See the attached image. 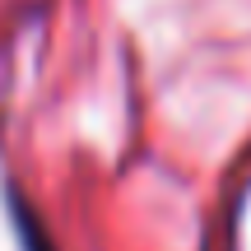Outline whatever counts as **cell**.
Instances as JSON below:
<instances>
[{"label": "cell", "instance_id": "1", "mask_svg": "<svg viewBox=\"0 0 251 251\" xmlns=\"http://www.w3.org/2000/svg\"><path fill=\"white\" fill-rule=\"evenodd\" d=\"M9 214H14V233H19V242H24V251H56L51 233H47L42 219L33 214V205L19 200V191H9Z\"/></svg>", "mask_w": 251, "mask_h": 251}]
</instances>
